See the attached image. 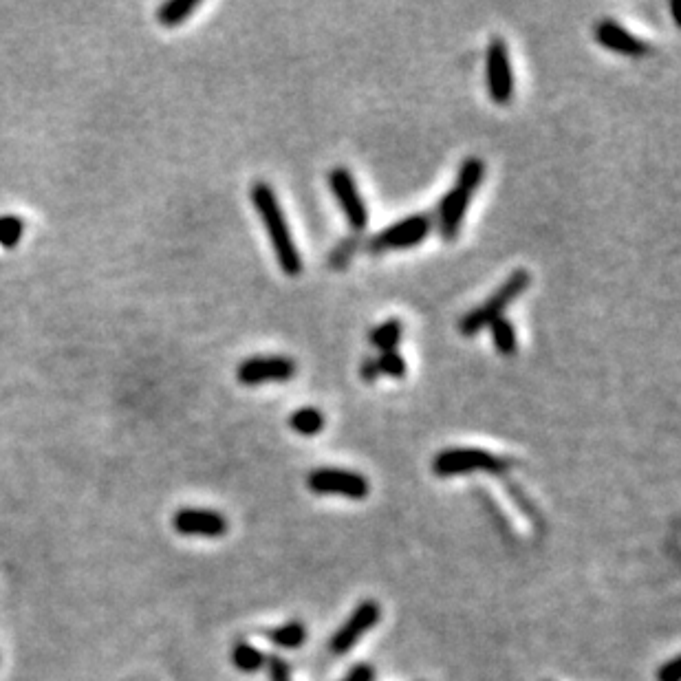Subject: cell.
Returning a JSON list of instances; mask_svg holds the SVG:
<instances>
[{"mask_svg":"<svg viewBox=\"0 0 681 681\" xmlns=\"http://www.w3.org/2000/svg\"><path fill=\"white\" fill-rule=\"evenodd\" d=\"M490 331H492V342H494L496 351H499L501 355H507V358L516 353L518 340H516V329H514L512 320H507V318L494 320L490 324Z\"/></svg>","mask_w":681,"mask_h":681,"instance_id":"obj_16","label":"cell"},{"mask_svg":"<svg viewBox=\"0 0 681 681\" xmlns=\"http://www.w3.org/2000/svg\"><path fill=\"white\" fill-rule=\"evenodd\" d=\"M298 373V364L287 355H254L236 366V380L243 386L267 382H289Z\"/></svg>","mask_w":681,"mask_h":681,"instance_id":"obj_9","label":"cell"},{"mask_svg":"<svg viewBox=\"0 0 681 681\" xmlns=\"http://www.w3.org/2000/svg\"><path fill=\"white\" fill-rule=\"evenodd\" d=\"M485 179V161L481 157H468L457 175V186L443 194L437 205V230L446 243L457 241L461 223L472 203L474 192Z\"/></svg>","mask_w":681,"mask_h":681,"instance_id":"obj_2","label":"cell"},{"mask_svg":"<svg viewBox=\"0 0 681 681\" xmlns=\"http://www.w3.org/2000/svg\"><path fill=\"white\" fill-rule=\"evenodd\" d=\"M529 283H532V276H529L527 269L523 267L514 269V272L503 280L501 287L496 289L494 294L483 302V305L474 307L459 320V333L466 335V338H474L479 331L490 327L494 320L503 318L505 309L510 307L518 296L525 294Z\"/></svg>","mask_w":681,"mask_h":681,"instance_id":"obj_3","label":"cell"},{"mask_svg":"<svg viewBox=\"0 0 681 681\" xmlns=\"http://www.w3.org/2000/svg\"><path fill=\"white\" fill-rule=\"evenodd\" d=\"M25 234V223L18 219V216H0V245L5 247V250H14V247L20 243Z\"/></svg>","mask_w":681,"mask_h":681,"instance_id":"obj_19","label":"cell"},{"mask_svg":"<svg viewBox=\"0 0 681 681\" xmlns=\"http://www.w3.org/2000/svg\"><path fill=\"white\" fill-rule=\"evenodd\" d=\"M679 657H673L670 662L662 664L657 670V681H679Z\"/></svg>","mask_w":681,"mask_h":681,"instance_id":"obj_23","label":"cell"},{"mask_svg":"<svg viewBox=\"0 0 681 681\" xmlns=\"http://www.w3.org/2000/svg\"><path fill=\"white\" fill-rule=\"evenodd\" d=\"M289 426L302 437H316L324 430V415L322 410L313 406L298 408L289 415Z\"/></svg>","mask_w":681,"mask_h":681,"instance_id":"obj_15","label":"cell"},{"mask_svg":"<svg viewBox=\"0 0 681 681\" xmlns=\"http://www.w3.org/2000/svg\"><path fill=\"white\" fill-rule=\"evenodd\" d=\"M269 640H272L280 648H298L307 640V629L302 622H289L285 626H280V629L269 633Z\"/></svg>","mask_w":681,"mask_h":681,"instance_id":"obj_18","label":"cell"},{"mask_svg":"<svg viewBox=\"0 0 681 681\" xmlns=\"http://www.w3.org/2000/svg\"><path fill=\"white\" fill-rule=\"evenodd\" d=\"M250 199L258 219L263 221L265 232L272 243L274 256L278 261V267L283 269V274L289 278H296L302 274V256L298 252V245L294 241V234L289 230L287 216L283 212L274 188L267 181H256L250 190Z\"/></svg>","mask_w":681,"mask_h":681,"instance_id":"obj_1","label":"cell"},{"mask_svg":"<svg viewBox=\"0 0 681 681\" xmlns=\"http://www.w3.org/2000/svg\"><path fill=\"white\" fill-rule=\"evenodd\" d=\"M510 468H514L512 459L499 457V454L483 448H448L441 450L437 457L432 459V472L441 479L459 477V474L468 472L505 474Z\"/></svg>","mask_w":681,"mask_h":681,"instance_id":"obj_4","label":"cell"},{"mask_svg":"<svg viewBox=\"0 0 681 681\" xmlns=\"http://www.w3.org/2000/svg\"><path fill=\"white\" fill-rule=\"evenodd\" d=\"M307 488L318 496H344L351 501H364L371 492L369 479L364 474L344 468H318L309 472Z\"/></svg>","mask_w":681,"mask_h":681,"instance_id":"obj_7","label":"cell"},{"mask_svg":"<svg viewBox=\"0 0 681 681\" xmlns=\"http://www.w3.org/2000/svg\"><path fill=\"white\" fill-rule=\"evenodd\" d=\"M265 659L267 657L252 644L241 642V644L234 646L232 662H234L236 668L243 670V673H258V670L265 666Z\"/></svg>","mask_w":681,"mask_h":681,"instance_id":"obj_17","label":"cell"},{"mask_svg":"<svg viewBox=\"0 0 681 681\" xmlns=\"http://www.w3.org/2000/svg\"><path fill=\"white\" fill-rule=\"evenodd\" d=\"M402 335H404V324L399 318H391L382 324H377V327L371 331L369 340L377 351H397L399 342H402Z\"/></svg>","mask_w":681,"mask_h":681,"instance_id":"obj_14","label":"cell"},{"mask_svg":"<svg viewBox=\"0 0 681 681\" xmlns=\"http://www.w3.org/2000/svg\"><path fill=\"white\" fill-rule=\"evenodd\" d=\"M360 377L366 384H373L380 377V366H377V358H364L360 364Z\"/></svg>","mask_w":681,"mask_h":681,"instance_id":"obj_24","label":"cell"},{"mask_svg":"<svg viewBox=\"0 0 681 681\" xmlns=\"http://www.w3.org/2000/svg\"><path fill=\"white\" fill-rule=\"evenodd\" d=\"M432 225H435V219H432L430 214H410L406 219L384 227L382 232H377L366 247H369V252L373 254L410 250V247H417L428 239Z\"/></svg>","mask_w":681,"mask_h":681,"instance_id":"obj_5","label":"cell"},{"mask_svg":"<svg viewBox=\"0 0 681 681\" xmlns=\"http://www.w3.org/2000/svg\"><path fill=\"white\" fill-rule=\"evenodd\" d=\"M485 84L494 104L505 106L514 97V69L510 58V45L505 38L494 36L485 49Z\"/></svg>","mask_w":681,"mask_h":681,"instance_id":"obj_6","label":"cell"},{"mask_svg":"<svg viewBox=\"0 0 681 681\" xmlns=\"http://www.w3.org/2000/svg\"><path fill=\"white\" fill-rule=\"evenodd\" d=\"M201 7L199 0H168L157 9V20L161 27H179L181 23Z\"/></svg>","mask_w":681,"mask_h":681,"instance_id":"obj_13","label":"cell"},{"mask_svg":"<svg viewBox=\"0 0 681 681\" xmlns=\"http://www.w3.org/2000/svg\"><path fill=\"white\" fill-rule=\"evenodd\" d=\"M377 366H380V375L395 377V380H404L406 377V360L399 351H386L380 353L377 358Z\"/></svg>","mask_w":681,"mask_h":681,"instance_id":"obj_20","label":"cell"},{"mask_svg":"<svg viewBox=\"0 0 681 681\" xmlns=\"http://www.w3.org/2000/svg\"><path fill=\"white\" fill-rule=\"evenodd\" d=\"M593 38H596L600 47L609 49L613 53H620V56H626V58H644L648 56V51H651V45H648V42L631 34L629 29L613 18L600 20L596 29H593Z\"/></svg>","mask_w":681,"mask_h":681,"instance_id":"obj_11","label":"cell"},{"mask_svg":"<svg viewBox=\"0 0 681 681\" xmlns=\"http://www.w3.org/2000/svg\"><path fill=\"white\" fill-rule=\"evenodd\" d=\"M329 186L335 201H338L344 219L351 225L353 232H364L369 227V205L362 199L358 183L353 179L349 168H333L329 172Z\"/></svg>","mask_w":681,"mask_h":681,"instance_id":"obj_8","label":"cell"},{"mask_svg":"<svg viewBox=\"0 0 681 681\" xmlns=\"http://www.w3.org/2000/svg\"><path fill=\"white\" fill-rule=\"evenodd\" d=\"M382 618V609H380V604H377L375 600H364L360 602L358 607H355V611L351 613V618L344 622L338 633H335L331 637V651L335 655H344V653H349L351 648L360 642V637L364 633H369L373 626L380 622Z\"/></svg>","mask_w":681,"mask_h":681,"instance_id":"obj_10","label":"cell"},{"mask_svg":"<svg viewBox=\"0 0 681 681\" xmlns=\"http://www.w3.org/2000/svg\"><path fill=\"white\" fill-rule=\"evenodd\" d=\"M355 250H358V243H355V241H344V243H340L338 247H335V252L331 254V258H329V261H331V265L333 267H344V265H347L349 261H351V256L355 254Z\"/></svg>","mask_w":681,"mask_h":681,"instance_id":"obj_22","label":"cell"},{"mask_svg":"<svg viewBox=\"0 0 681 681\" xmlns=\"http://www.w3.org/2000/svg\"><path fill=\"white\" fill-rule=\"evenodd\" d=\"M181 536H201V538H221L227 532V518L214 510H197V507H183L172 518Z\"/></svg>","mask_w":681,"mask_h":681,"instance_id":"obj_12","label":"cell"},{"mask_svg":"<svg viewBox=\"0 0 681 681\" xmlns=\"http://www.w3.org/2000/svg\"><path fill=\"white\" fill-rule=\"evenodd\" d=\"M265 666H267L269 679H272V681H291V670H289V664L285 662L283 657H278V655L267 657Z\"/></svg>","mask_w":681,"mask_h":681,"instance_id":"obj_21","label":"cell"},{"mask_svg":"<svg viewBox=\"0 0 681 681\" xmlns=\"http://www.w3.org/2000/svg\"><path fill=\"white\" fill-rule=\"evenodd\" d=\"M375 679V670L371 664H358L351 668V673L344 677L342 681H373Z\"/></svg>","mask_w":681,"mask_h":681,"instance_id":"obj_25","label":"cell"}]
</instances>
